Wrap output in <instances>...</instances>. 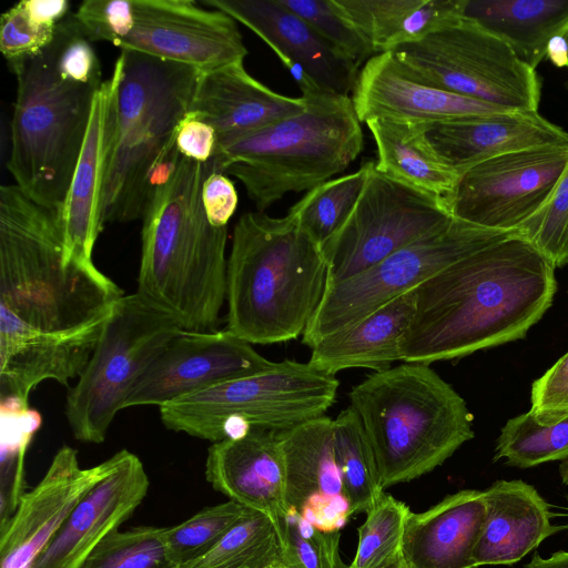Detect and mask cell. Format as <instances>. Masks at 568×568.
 <instances>
[{"label": "cell", "instance_id": "cell-1", "mask_svg": "<svg viewBox=\"0 0 568 568\" xmlns=\"http://www.w3.org/2000/svg\"><path fill=\"white\" fill-rule=\"evenodd\" d=\"M123 295L94 264L65 263L57 211L0 187L1 398L79 377Z\"/></svg>", "mask_w": 568, "mask_h": 568}, {"label": "cell", "instance_id": "cell-2", "mask_svg": "<svg viewBox=\"0 0 568 568\" xmlns=\"http://www.w3.org/2000/svg\"><path fill=\"white\" fill-rule=\"evenodd\" d=\"M415 291L402 361L430 365L524 338L551 306L557 282L552 264L514 233Z\"/></svg>", "mask_w": 568, "mask_h": 568}, {"label": "cell", "instance_id": "cell-3", "mask_svg": "<svg viewBox=\"0 0 568 568\" xmlns=\"http://www.w3.org/2000/svg\"><path fill=\"white\" fill-rule=\"evenodd\" d=\"M8 65L17 92L7 168L31 200L59 212L103 83L98 55L70 12L43 51Z\"/></svg>", "mask_w": 568, "mask_h": 568}, {"label": "cell", "instance_id": "cell-4", "mask_svg": "<svg viewBox=\"0 0 568 568\" xmlns=\"http://www.w3.org/2000/svg\"><path fill=\"white\" fill-rule=\"evenodd\" d=\"M215 169L174 149L155 175L141 231L136 294L183 329L213 332L226 296L227 226L212 225L202 185Z\"/></svg>", "mask_w": 568, "mask_h": 568}, {"label": "cell", "instance_id": "cell-5", "mask_svg": "<svg viewBox=\"0 0 568 568\" xmlns=\"http://www.w3.org/2000/svg\"><path fill=\"white\" fill-rule=\"evenodd\" d=\"M328 285L322 247L286 214L237 220L226 267V329L250 344L303 335Z\"/></svg>", "mask_w": 568, "mask_h": 568}, {"label": "cell", "instance_id": "cell-6", "mask_svg": "<svg viewBox=\"0 0 568 568\" xmlns=\"http://www.w3.org/2000/svg\"><path fill=\"white\" fill-rule=\"evenodd\" d=\"M373 448L383 489L414 480L473 439L464 398L430 365L369 374L348 393Z\"/></svg>", "mask_w": 568, "mask_h": 568}, {"label": "cell", "instance_id": "cell-7", "mask_svg": "<svg viewBox=\"0 0 568 568\" xmlns=\"http://www.w3.org/2000/svg\"><path fill=\"white\" fill-rule=\"evenodd\" d=\"M303 111L216 145L215 170L236 178L264 212L285 194L333 179L362 153L364 134L349 95H302Z\"/></svg>", "mask_w": 568, "mask_h": 568}, {"label": "cell", "instance_id": "cell-8", "mask_svg": "<svg viewBox=\"0 0 568 568\" xmlns=\"http://www.w3.org/2000/svg\"><path fill=\"white\" fill-rule=\"evenodd\" d=\"M115 64L118 132L103 201V224L142 220L156 173L175 149L201 70L132 50Z\"/></svg>", "mask_w": 568, "mask_h": 568}, {"label": "cell", "instance_id": "cell-9", "mask_svg": "<svg viewBox=\"0 0 568 568\" xmlns=\"http://www.w3.org/2000/svg\"><path fill=\"white\" fill-rule=\"evenodd\" d=\"M338 385L308 362L285 359L185 395L159 412L168 429L212 443L243 437L252 428L280 434L325 415Z\"/></svg>", "mask_w": 568, "mask_h": 568}, {"label": "cell", "instance_id": "cell-10", "mask_svg": "<svg viewBox=\"0 0 568 568\" xmlns=\"http://www.w3.org/2000/svg\"><path fill=\"white\" fill-rule=\"evenodd\" d=\"M181 331L136 293L115 303L89 363L67 395L65 417L77 440L104 442L134 385Z\"/></svg>", "mask_w": 568, "mask_h": 568}, {"label": "cell", "instance_id": "cell-11", "mask_svg": "<svg viewBox=\"0 0 568 568\" xmlns=\"http://www.w3.org/2000/svg\"><path fill=\"white\" fill-rule=\"evenodd\" d=\"M390 52L423 83L509 111L538 112L541 81L536 70L465 17Z\"/></svg>", "mask_w": 568, "mask_h": 568}, {"label": "cell", "instance_id": "cell-12", "mask_svg": "<svg viewBox=\"0 0 568 568\" xmlns=\"http://www.w3.org/2000/svg\"><path fill=\"white\" fill-rule=\"evenodd\" d=\"M514 233L516 231L484 229L453 216L445 227L420 237L368 270L328 284L302 335L303 344L312 348L325 336L417 288L447 266Z\"/></svg>", "mask_w": 568, "mask_h": 568}, {"label": "cell", "instance_id": "cell-13", "mask_svg": "<svg viewBox=\"0 0 568 568\" xmlns=\"http://www.w3.org/2000/svg\"><path fill=\"white\" fill-rule=\"evenodd\" d=\"M453 220L443 199L374 168L351 213L322 245L328 284L351 278Z\"/></svg>", "mask_w": 568, "mask_h": 568}, {"label": "cell", "instance_id": "cell-14", "mask_svg": "<svg viewBox=\"0 0 568 568\" xmlns=\"http://www.w3.org/2000/svg\"><path fill=\"white\" fill-rule=\"evenodd\" d=\"M567 163L568 144L498 155L462 172L444 202L455 219L515 232L544 204Z\"/></svg>", "mask_w": 568, "mask_h": 568}, {"label": "cell", "instance_id": "cell-15", "mask_svg": "<svg viewBox=\"0 0 568 568\" xmlns=\"http://www.w3.org/2000/svg\"><path fill=\"white\" fill-rule=\"evenodd\" d=\"M115 47L203 72L244 61L247 54L232 17L190 0H132L126 30Z\"/></svg>", "mask_w": 568, "mask_h": 568}, {"label": "cell", "instance_id": "cell-16", "mask_svg": "<svg viewBox=\"0 0 568 568\" xmlns=\"http://www.w3.org/2000/svg\"><path fill=\"white\" fill-rule=\"evenodd\" d=\"M273 364L226 328L181 331L140 377L124 408L161 407L215 384L263 372Z\"/></svg>", "mask_w": 568, "mask_h": 568}, {"label": "cell", "instance_id": "cell-17", "mask_svg": "<svg viewBox=\"0 0 568 568\" xmlns=\"http://www.w3.org/2000/svg\"><path fill=\"white\" fill-rule=\"evenodd\" d=\"M119 80L114 63L111 77L95 93L84 143L58 212L67 264H94L92 252L104 227L103 201L116 144Z\"/></svg>", "mask_w": 568, "mask_h": 568}, {"label": "cell", "instance_id": "cell-18", "mask_svg": "<svg viewBox=\"0 0 568 568\" xmlns=\"http://www.w3.org/2000/svg\"><path fill=\"white\" fill-rule=\"evenodd\" d=\"M113 466L112 455L82 468L78 452L62 446L41 480L24 491L12 517L0 527V568H31L79 501Z\"/></svg>", "mask_w": 568, "mask_h": 568}, {"label": "cell", "instance_id": "cell-19", "mask_svg": "<svg viewBox=\"0 0 568 568\" xmlns=\"http://www.w3.org/2000/svg\"><path fill=\"white\" fill-rule=\"evenodd\" d=\"M113 457L111 471L79 501L31 568H81L98 545L142 504L150 488L143 463L128 449Z\"/></svg>", "mask_w": 568, "mask_h": 568}, {"label": "cell", "instance_id": "cell-20", "mask_svg": "<svg viewBox=\"0 0 568 568\" xmlns=\"http://www.w3.org/2000/svg\"><path fill=\"white\" fill-rule=\"evenodd\" d=\"M352 101L364 123L382 118L427 125L509 111L415 80L392 52L377 53L364 63Z\"/></svg>", "mask_w": 568, "mask_h": 568}, {"label": "cell", "instance_id": "cell-21", "mask_svg": "<svg viewBox=\"0 0 568 568\" xmlns=\"http://www.w3.org/2000/svg\"><path fill=\"white\" fill-rule=\"evenodd\" d=\"M285 464L286 501L325 531H341L352 516L326 415L278 434Z\"/></svg>", "mask_w": 568, "mask_h": 568}, {"label": "cell", "instance_id": "cell-22", "mask_svg": "<svg viewBox=\"0 0 568 568\" xmlns=\"http://www.w3.org/2000/svg\"><path fill=\"white\" fill-rule=\"evenodd\" d=\"M202 3L229 14L253 31L286 69L297 63L321 89L342 95L353 92L359 67L278 0H204Z\"/></svg>", "mask_w": 568, "mask_h": 568}, {"label": "cell", "instance_id": "cell-23", "mask_svg": "<svg viewBox=\"0 0 568 568\" xmlns=\"http://www.w3.org/2000/svg\"><path fill=\"white\" fill-rule=\"evenodd\" d=\"M205 478L229 500L267 516L281 538L290 508L277 433L252 428L243 437L212 443L205 460Z\"/></svg>", "mask_w": 568, "mask_h": 568}, {"label": "cell", "instance_id": "cell-24", "mask_svg": "<svg viewBox=\"0 0 568 568\" xmlns=\"http://www.w3.org/2000/svg\"><path fill=\"white\" fill-rule=\"evenodd\" d=\"M305 105L303 97L273 91L237 61L201 72L190 111L214 128L220 144L298 113Z\"/></svg>", "mask_w": 568, "mask_h": 568}, {"label": "cell", "instance_id": "cell-25", "mask_svg": "<svg viewBox=\"0 0 568 568\" xmlns=\"http://www.w3.org/2000/svg\"><path fill=\"white\" fill-rule=\"evenodd\" d=\"M437 154L459 174L485 160L530 148L568 144V132L538 112L505 111L426 125Z\"/></svg>", "mask_w": 568, "mask_h": 568}, {"label": "cell", "instance_id": "cell-26", "mask_svg": "<svg viewBox=\"0 0 568 568\" xmlns=\"http://www.w3.org/2000/svg\"><path fill=\"white\" fill-rule=\"evenodd\" d=\"M486 517L484 490L463 489L406 519L400 558L407 568H476Z\"/></svg>", "mask_w": 568, "mask_h": 568}, {"label": "cell", "instance_id": "cell-27", "mask_svg": "<svg viewBox=\"0 0 568 568\" xmlns=\"http://www.w3.org/2000/svg\"><path fill=\"white\" fill-rule=\"evenodd\" d=\"M484 493L486 517L474 550L476 568L518 562L564 528L552 524L549 504L523 480L499 479Z\"/></svg>", "mask_w": 568, "mask_h": 568}, {"label": "cell", "instance_id": "cell-28", "mask_svg": "<svg viewBox=\"0 0 568 568\" xmlns=\"http://www.w3.org/2000/svg\"><path fill=\"white\" fill-rule=\"evenodd\" d=\"M415 290L322 338L311 348L308 363L333 376L348 368L375 372L390 368L393 363L402 361V342L416 312Z\"/></svg>", "mask_w": 568, "mask_h": 568}, {"label": "cell", "instance_id": "cell-29", "mask_svg": "<svg viewBox=\"0 0 568 568\" xmlns=\"http://www.w3.org/2000/svg\"><path fill=\"white\" fill-rule=\"evenodd\" d=\"M375 53L419 41L463 18L466 0H332Z\"/></svg>", "mask_w": 568, "mask_h": 568}, {"label": "cell", "instance_id": "cell-30", "mask_svg": "<svg viewBox=\"0 0 568 568\" xmlns=\"http://www.w3.org/2000/svg\"><path fill=\"white\" fill-rule=\"evenodd\" d=\"M463 17L501 39L534 70L550 39L568 33V0H466Z\"/></svg>", "mask_w": 568, "mask_h": 568}, {"label": "cell", "instance_id": "cell-31", "mask_svg": "<svg viewBox=\"0 0 568 568\" xmlns=\"http://www.w3.org/2000/svg\"><path fill=\"white\" fill-rule=\"evenodd\" d=\"M366 125L376 144L378 172L443 200L453 192L459 173L434 150L426 124L379 118Z\"/></svg>", "mask_w": 568, "mask_h": 568}, {"label": "cell", "instance_id": "cell-32", "mask_svg": "<svg viewBox=\"0 0 568 568\" xmlns=\"http://www.w3.org/2000/svg\"><path fill=\"white\" fill-rule=\"evenodd\" d=\"M333 444L352 515L366 513L385 490L373 448L351 406L333 419Z\"/></svg>", "mask_w": 568, "mask_h": 568}, {"label": "cell", "instance_id": "cell-33", "mask_svg": "<svg viewBox=\"0 0 568 568\" xmlns=\"http://www.w3.org/2000/svg\"><path fill=\"white\" fill-rule=\"evenodd\" d=\"M42 425L40 413L16 397L0 399V527L12 517L24 494V459Z\"/></svg>", "mask_w": 568, "mask_h": 568}, {"label": "cell", "instance_id": "cell-34", "mask_svg": "<svg viewBox=\"0 0 568 568\" xmlns=\"http://www.w3.org/2000/svg\"><path fill=\"white\" fill-rule=\"evenodd\" d=\"M374 165L367 161L353 173L315 186L287 214L322 247L351 213Z\"/></svg>", "mask_w": 568, "mask_h": 568}, {"label": "cell", "instance_id": "cell-35", "mask_svg": "<svg viewBox=\"0 0 568 568\" xmlns=\"http://www.w3.org/2000/svg\"><path fill=\"white\" fill-rule=\"evenodd\" d=\"M280 554L273 521L252 510L207 552L179 568H265L280 560Z\"/></svg>", "mask_w": 568, "mask_h": 568}, {"label": "cell", "instance_id": "cell-36", "mask_svg": "<svg viewBox=\"0 0 568 568\" xmlns=\"http://www.w3.org/2000/svg\"><path fill=\"white\" fill-rule=\"evenodd\" d=\"M568 459V416L551 423L537 420L530 412L507 420L496 442L494 460L530 468Z\"/></svg>", "mask_w": 568, "mask_h": 568}, {"label": "cell", "instance_id": "cell-37", "mask_svg": "<svg viewBox=\"0 0 568 568\" xmlns=\"http://www.w3.org/2000/svg\"><path fill=\"white\" fill-rule=\"evenodd\" d=\"M69 13L67 0H22L3 12L0 18V51L8 64L43 51Z\"/></svg>", "mask_w": 568, "mask_h": 568}, {"label": "cell", "instance_id": "cell-38", "mask_svg": "<svg viewBox=\"0 0 568 568\" xmlns=\"http://www.w3.org/2000/svg\"><path fill=\"white\" fill-rule=\"evenodd\" d=\"M409 513L406 504L384 491L366 511L358 528L356 552L347 568H385L399 559Z\"/></svg>", "mask_w": 568, "mask_h": 568}, {"label": "cell", "instance_id": "cell-39", "mask_svg": "<svg viewBox=\"0 0 568 568\" xmlns=\"http://www.w3.org/2000/svg\"><path fill=\"white\" fill-rule=\"evenodd\" d=\"M251 511L233 500H227L204 507L186 520L165 527L164 541L170 560L179 568L201 557Z\"/></svg>", "mask_w": 568, "mask_h": 568}, {"label": "cell", "instance_id": "cell-40", "mask_svg": "<svg viewBox=\"0 0 568 568\" xmlns=\"http://www.w3.org/2000/svg\"><path fill=\"white\" fill-rule=\"evenodd\" d=\"M164 528L139 525L105 537L81 568H175L169 558Z\"/></svg>", "mask_w": 568, "mask_h": 568}, {"label": "cell", "instance_id": "cell-41", "mask_svg": "<svg viewBox=\"0 0 568 568\" xmlns=\"http://www.w3.org/2000/svg\"><path fill=\"white\" fill-rule=\"evenodd\" d=\"M516 233L555 268L568 264V163L547 200Z\"/></svg>", "mask_w": 568, "mask_h": 568}, {"label": "cell", "instance_id": "cell-42", "mask_svg": "<svg viewBox=\"0 0 568 568\" xmlns=\"http://www.w3.org/2000/svg\"><path fill=\"white\" fill-rule=\"evenodd\" d=\"M341 531H325L290 508L280 538L286 568H347L339 554Z\"/></svg>", "mask_w": 568, "mask_h": 568}, {"label": "cell", "instance_id": "cell-43", "mask_svg": "<svg viewBox=\"0 0 568 568\" xmlns=\"http://www.w3.org/2000/svg\"><path fill=\"white\" fill-rule=\"evenodd\" d=\"M301 17L342 55L361 67L375 51L366 38L335 8L332 0H278Z\"/></svg>", "mask_w": 568, "mask_h": 568}, {"label": "cell", "instance_id": "cell-44", "mask_svg": "<svg viewBox=\"0 0 568 568\" xmlns=\"http://www.w3.org/2000/svg\"><path fill=\"white\" fill-rule=\"evenodd\" d=\"M131 7L132 0H87L74 17L92 43L108 41L116 45L126 30Z\"/></svg>", "mask_w": 568, "mask_h": 568}, {"label": "cell", "instance_id": "cell-45", "mask_svg": "<svg viewBox=\"0 0 568 568\" xmlns=\"http://www.w3.org/2000/svg\"><path fill=\"white\" fill-rule=\"evenodd\" d=\"M529 412L541 423L568 416V352L531 385Z\"/></svg>", "mask_w": 568, "mask_h": 568}, {"label": "cell", "instance_id": "cell-46", "mask_svg": "<svg viewBox=\"0 0 568 568\" xmlns=\"http://www.w3.org/2000/svg\"><path fill=\"white\" fill-rule=\"evenodd\" d=\"M217 135L212 125L189 111L175 132V149L185 159L206 163L215 154Z\"/></svg>", "mask_w": 568, "mask_h": 568}, {"label": "cell", "instance_id": "cell-47", "mask_svg": "<svg viewBox=\"0 0 568 568\" xmlns=\"http://www.w3.org/2000/svg\"><path fill=\"white\" fill-rule=\"evenodd\" d=\"M201 197L209 222L216 227H226L239 204L235 185L229 175L213 169L203 182Z\"/></svg>", "mask_w": 568, "mask_h": 568}, {"label": "cell", "instance_id": "cell-48", "mask_svg": "<svg viewBox=\"0 0 568 568\" xmlns=\"http://www.w3.org/2000/svg\"><path fill=\"white\" fill-rule=\"evenodd\" d=\"M546 58L558 68L568 65V40L566 34H557L550 39Z\"/></svg>", "mask_w": 568, "mask_h": 568}, {"label": "cell", "instance_id": "cell-49", "mask_svg": "<svg viewBox=\"0 0 568 568\" xmlns=\"http://www.w3.org/2000/svg\"><path fill=\"white\" fill-rule=\"evenodd\" d=\"M524 568H568V550H560L548 558L535 554Z\"/></svg>", "mask_w": 568, "mask_h": 568}, {"label": "cell", "instance_id": "cell-50", "mask_svg": "<svg viewBox=\"0 0 568 568\" xmlns=\"http://www.w3.org/2000/svg\"><path fill=\"white\" fill-rule=\"evenodd\" d=\"M559 476L564 485H568V459L562 460L559 465Z\"/></svg>", "mask_w": 568, "mask_h": 568}, {"label": "cell", "instance_id": "cell-51", "mask_svg": "<svg viewBox=\"0 0 568 568\" xmlns=\"http://www.w3.org/2000/svg\"><path fill=\"white\" fill-rule=\"evenodd\" d=\"M385 568H407V567L402 561V558H399L395 562L390 564L389 566H387Z\"/></svg>", "mask_w": 568, "mask_h": 568}, {"label": "cell", "instance_id": "cell-52", "mask_svg": "<svg viewBox=\"0 0 568 568\" xmlns=\"http://www.w3.org/2000/svg\"><path fill=\"white\" fill-rule=\"evenodd\" d=\"M265 568H286L280 560H276Z\"/></svg>", "mask_w": 568, "mask_h": 568}, {"label": "cell", "instance_id": "cell-53", "mask_svg": "<svg viewBox=\"0 0 568 568\" xmlns=\"http://www.w3.org/2000/svg\"><path fill=\"white\" fill-rule=\"evenodd\" d=\"M566 36H567V40H568V33H566ZM567 67H568V65H567ZM567 85H568V84H567Z\"/></svg>", "mask_w": 568, "mask_h": 568}, {"label": "cell", "instance_id": "cell-54", "mask_svg": "<svg viewBox=\"0 0 568 568\" xmlns=\"http://www.w3.org/2000/svg\"><path fill=\"white\" fill-rule=\"evenodd\" d=\"M566 528H568V525L566 526Z\"/></svg>", "mask_w": 568, "mask_h": 568}]
</instances>
